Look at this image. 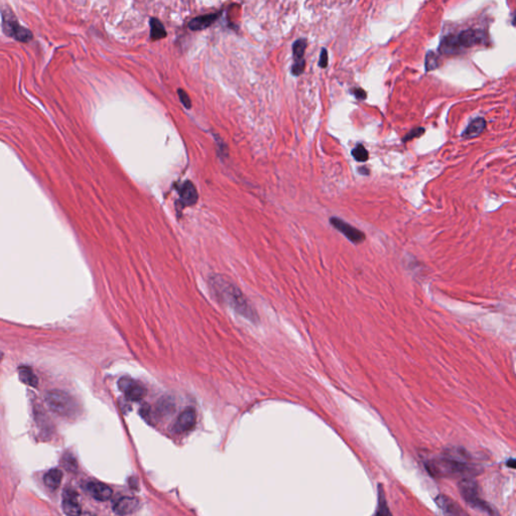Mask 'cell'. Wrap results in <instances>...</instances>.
I'll return each mask as SVG.
<instances>
[{
  "instance_id": "obj_1",
  "label": "cell",
  "mask_w": 516,
  "mask_h": 516,
  "mask_svg": "<svg viewBox=\"0 0 516 516\" xmlns=\"http://www.w3.org/2000/svg\"><path fill=\"white\" fill-rule=\"evenodd\" d=\"M427 470L435 477L468 476L475 473L469 453L462 448H450L427 463Z\"/></svg>"
},
{
  "instance_id": "obj_2",
  "label": "cell",
  "mask_w": 516,
  "mask_h": 516,
  "mask_svg": "<svg viewBox=\"0 0 516 516\" xmlns=\"http://www.w3.org/2000/svg\"><path fill=\"white\" fill-rule=\"evenodd\" d=\"M210 286L213 292L218 296L224 303L230 306L237 314L249 320L250 322L258 321L257 314L253 310L252 306L245 298L243 293L227 277L215 274L210 277Z\"/></svg>"
},
{
  "instance_id": "obj_3",
  "label": "cell",
  "mask_w": 516,
  "mask_h": 516,
  "mask_svg": "<svg viewBox=\"0 0 516 516\" xmlns=\"http://www.w3.org/2000/svg\"><path fill=\"white\" fill-rule=\"evenodd\" d=\"M486 42V34L479 29H466L458 35H450L443 39L439 51L444 55H454L463 49H469Z\"/></svg>"
},
{
  "instance_id": "obj_4",
  "label": "cell",
  "mask_w": 516,
  "mask_h": 516,
  "mask_svg": "<svg viewBox=\"0 0 516 516\" xmlns=\"http://www.w3.org/2000/svg\"><path fill=\"white\" fill-rule=\"evenodd\" d=\"M459 490L465 501L474 509L493 514L492 508L480 497L478 484L473 478H464L459 483Z\"/></svg>"
},
{
  "instance_id": "obj_5",
  "label": "cell",
  "mask_w": 516,
  "mask_h": 516,
  "mask_svg": "<svg viewBox=\"0 0 516 516\" xmlns=\"http://www.w3.org/2000/svg\"><path fill=\"white\" fill-rule=\"evenodd\" d=\"M49 407L62 416H73L77 411V403L74 398L63 390H51L46 396Z\"/></svg>"
},
{
  "instance_id": "obj_6",
  "label": "cell",
  "mask_w": 516,
  "mask_h": 516,
  "mask_svg": "<svg viewBox=\"0 0 516 516\" xmlns=\"http://www.w3.org/2000/svg\"><path fill=\"white\" fill-rule=\"evenodd\" d=\"M2 15V29L5 35L21 43H28L33 40V34L29 29L20 25L14 13L10 8H3L1 10Z\"/></svg>"
},
{
  "instance_id": "obj_7",
  "label": "cell",
  "mask_w": 516,
  "mask_h": 516,
  "mask_svg": "<svg viewBox=\"0 0 516 516\" xmlns=\"http://www.w3.org/2000/svg\"><path fill=\"white\" fill-rule=\"evenodd\" d=\"M330 223L339 231L341 232L348 240L355 244L362 243L365 240V234L360 231L359 229L353 227L352 225L348 224L347 222L343 221L340 218L332 217L330 219Z\"/></svg>"
},
{
  "instance_id": "obj_8",
  "label": "cell",
  "mask_w": 516,
  "mask_h": 516,
  "mask_svg": "<svg viewBox=\"0 0 516 516\" xmlns=\"http://www.w3.org/2000/svg\"><path fill=\"white\" fill-rule=\"evenodd\" d=\"M119 389L131 401H139L146 395V389L131 378L123 377L118 382Z\"/></svg>"
},
{
  "instance_id": "obj_9",
  "label": "cell",
  "mask_w": 516,
  "mask_h": 516,
  "mask_svg": "<svg viewBox=\"0 0 516 516\" xmlns=\"http://www.w3.org/2000/svg\"><path fill=\"white\" fill-rule=\"evenodd\" d=\"M197 423V413L192 407H188L182 411L174 425L176 433H186L193 430Z\"/></svg>"
},
{
  "instance_id": "obj_10",
  "label": "cell",
  "mask_w": 516,
  "mask_h": 516,
  "mask_svg": "<svg viewBox=\"0 0 516 516\" xmlns=\"http://www.w3.org/2000/svg\"><path fill=\"white\" fill-rule=\"evenodd\" d=\"M63 509L68 515L81 514L82 508L79 501V496L73 489H67L63 494Z\"/></svg>"
},
{
  "instance_id": "obj_11",
  "label": "cell",
  "mask_w": 516,
  "mask_h": 516,
  "mask_svg": "<svg viewBox=\"0 0 516 516\" xmlns=\"http://www.w3.org/2000/svg\"><path fill=\"white\" fill-rule=\"evenodd\" d=\"M139 501L134 497H121L118 500H116L112 506L114 513L118 515H127L131 514L138 510L139 508Z\"/></svg>"
},
{
  "instance_id": "obj_12",
  "label": "cell",
  "mask_w": 516,
  "mask_h": 516,
  "mask_svg": "<svg viewBox=\"0 0 516 516\" xmlns=\"http://www.w3.org/2000/svg\"><path fill=\"white\" fill-rule=\"evenodd\" d=\"M178 193L184 206H193L198 202V191L191 181L182 183L179 187Z\"/></svg>"
},
{
  "instance_id": "obj_13",
  "label": "cell",
  "mask_w": 516,
  "mask_h": 516,
  "mask_svg": "<svg viewBox=\"0 0 516 516\" xmlns=\"http://www.w3.org/2000/svg\"><path fill=\"white\" fill-rule=\"evenodd\" d=\"M87 490L90 493V495L98 501H107L113 495L112 489L109 486H107L103 483H100V482L88 483Z\"/></svg>"
},
{
  "instance_id": "obj_14",
  "label": "cell",
  "mask_w": 516,
  "mask_h": 516,
  "mask_svg": "<svg viewBox=\"0 0 516 516\" xmlns=\"http://www.w3.org/2000/svg\"><path fill=\"white\" fill-rule=\"evenodd\" d=\"M221 14H222V11L197 16L189 22V28L193 31L208 28L221 16Z\"/></svg>"
},
{
  "instance_id": "obj_15",
  "label": "cell",
  "mask_w": 516,
  "mask_h": 516,
  "mask_svg": "<svg viewBox=\"0 0 516 516\" xmlns=\"http://www.w3.org/2000/svg\"><path fill=\"white\" fill-rule=\"evenodd\" d=\"M436 502L445 514H453V515L465 514V512L458 505V503L455 502L453 499L446 495H439L436 498Z\"/></svg>"
},
{
  "instance_id": "obj_16",
  "label": "cell",
  "mask_w": 516,
  "mask_h": 516,
  "mask_svg": "<svg viewBox=\"0 0 516 516\" xmlns=\"http://www.w3.org/2000/svg\"><path fill=\"white\" fill-rule=\"evenodd\" d=\"M486 128V120L482 117L476 118L473 121L470 122V124L467 126L462 133V136L464 138L470 139L479 136Z\"/></svg>"
},
{
  "instance_id": "obj_17",
  "label": "cell",
  "mask_w": 516,
  "mask_h": 516,
  "mask_svg": "<svg viewBox=\"0 0 516 516\" xmlns=\"http://www.w3.org/2000/svg\"><path fill=\"white\" fill-rule=\"evenodd\" d=\"M62 479H63V472L59 469H53L45 475L44 482H45V485L50 490L55 491L60 487Z\"/></svg>"
},
{
  "instance_id": "obj_18",
  "label": "cell",
  "mask_w": 516,
  "mask_h": 516,
  "mask_svg": "<svg viewBox=\"0 0 516 516\" xmlns=\"http://www.w3.org/2000/svg\"><path fill=\"white\" fill-rule=\"evenodd\" d=\"M150 39L151 41H159L167 37L164 24L157 18H150Z\"/></svg>"
},
{
  "instance_id": "obj_19",
  "label": "cell",
  "mask_w": 516,
  "mask_h": 516,
  "mask_svg": "<svg viewBox=\"0 0 516 516\" xmlns=\"http://www.w3.org/2000/svg\"><path fill=\"white\" fill-rule=\"evenodd\" d=\"M307 46H308V43H307L306 39H299L298 41L295 42V44L293 45V54H294L295 63L306 62L304 59V56L306 53Z\"/></svg>"
},
{
  "instance_id": "obj_20",
  "label": "cell",
  "mask_w": 516,
  "mask_h": 516,
  "mask_svg": "<svg viewBox=\"0 0 516 516\" xmlns=\"http://www.w3.org/2000/svg\"><path fill=\"white\" fill-rule=\"evenodd\" d=\"M19 379L24 384L31 387L38 386V383H39V380H38V377L36 376V374L33 372L31 369L26 368V367L19 369Z\"/></svg>"
},
{
  "instance_id": "obj_21",
  "label": "cell",
  "mask_w": 516,
  "mask_h": 516,
  "mask_svg": "<svg viewBox=\"0 0 516 516\" xmlns=\"http://www.w3.org/2000/svg\"><path fill=\"white\" fill-rule=\"evenodd\" d=\"M352 155L355 158V160H357L359 163H364V162L368 160V157H369L367 149L365 148V146L363 144H360V143L357 144L353 148Z\"/></svg>"
},
{
  "instance_id": "obj_22",
  "label": "cell",
  "mask_w": 516,
  "mask_h": 516,
  "mask_svg": "<svg viewBox=\"0 0 516 516\" xmlns=\"http://www.w3.org/2000/svg\"><path fill=\"white\" fill-rule=\"evenodd\" d=\"M376 514H380V515L390 514L388 511V507H387L384 491H383L381 485L378 487V509L376 511Z\"/></svg>"
},
{
  "instance_id": "obj_23",
  "label": "cell",
  "mask_w": 516,
  "mask_h": 516,
  "mask_svg": "<svg viewBox=\"0 0 516 516\" xmlns=\"http://www.w3.org/2000/svg\"><path fill=\"white\" fill-rule=\"evenodd\" d=\"M438 67H439V59H438L437 55L434 52L430 51L426 57V71L430 72L432 70L437 69Z\"/></svg>"
},
{
  "instance_id": "obj_24",
  "label": "cell",
  "mask_w": 516,
  "mask_h": 516,
  "mask_svg": "<svg viewBox=\"0 0 516 516\" xmlns=\"http://www.w3.org/2000/svg\"><path fill=\"white\" fill-rule=\"evenodd\" d=\"M178 94H179V97H180V100L181 102L183 103V105L187 108V109H190L192 107V101L189 97V95L186 93V91H184L183 89H179L178 90Z\"/></svg>"
},
{
  "instance_id": "obj_25",
  "label": "cell",
  "mask_w": 516,
  "mask_h": 516,
  "mask_svg": "<svg viewBox=\"0 0 516 516\" xmlns=\"http://www.w3.org/2000/svg\"><path fill=\"white\" fill-rule=\"evenodd\" d=\"M424 132H425V128H423V127H418V128L413 129V130L409 131V132L405 135V137L403 138V141H404V142H406V141L411 140V139H413V138H415V137H420L421 135H423V134H424Z\"/></svg>"
},
{
  "instance_id": "obj_26",
  "label": "cell",
  "mask_w": 516,
  "mask_h": 516,
  "mask_svg": "<svg viewBox=\"0 0 516 516\" xmlns=\"http://www.w3.org/2000/svg\"><path fill=\"white\" fill-rule=\"evenodd\" d=\"M158 406H159L158 412H159V413H162V414H166V415H167L168 413L172 412V411H171V410L173 409V407H172V402H169V401H168V399H165L163 402H159Z\"/></svg>"
},
{
  "instance_id": "obj_27",
  "label": "cell",
  "mask_w": 516,
  "mask_h": 516,
  "mask_svg": "<svg viewBox=\"0 0 516 516\" xmlns=\"http://www.w3.org/2000/svg\"><path fill=\"white\" fill-rule=\"evenodd\" d=\"M305 69H306V62L294 63L293 67H292V74L294 76H300L304 73Z\"/></svg>"
},
{
  "instance_id": "obj_28",
  "label": "cell",
  "mask_w": 516,
  "mask_h": 516,
  "mask_svg": "<svg viewBox=\"0 0 516 516\" xmlns=\"http://www.w3.org/2000/svg\"><path fill=\"white\" fill-rule=\"evenodd\" d=\"M351 92H352V94H353V95H354V96H355L358 100H365V99H366V97H367L366 92H365L363 89H361V88H354V89H352V91H351Z\"/></svg>"
},
{
  "instance_id": "obj_29",
  "label": "cell",
  "mask_w": 516,
  "mask_h": 516,
  "mask_svg": "<svg viewBox=\"0 0 516 516\" xmlns=\"http://www.w3.org/2000/svg\"><path fill=\"white\" fill-rule=\"evenodd\" d=\"M319 66L321 68H327V66H328V52L326 49H322V51H321Z\"/></svg>"
}]
</instances>
